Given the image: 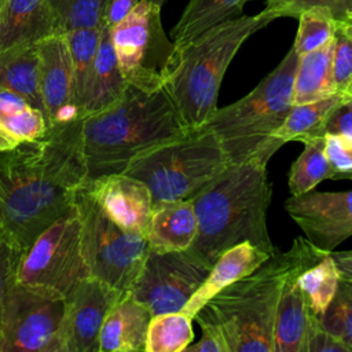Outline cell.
Returning <instances> with one entry per match:
<instances>
[{"mask_svg":"<svg viewBox=\"0 0 352 352\" xmlns=\"http://www.w3.org/2000/svg\"><path fill=\"white\" fill-rule=\"evenodd\" d=\"M82 118L52 124L41 138L0 150V238L21 256L74 206L88 182Z\"/></svg>","mask_w":352,"mask_h":352,"instance_id":"1","label":"cell"},{"mask_svg":"<svg viewBox=\"0 0 352 352\" xmlns=\"http://www.w3.org/2000/svg\"><path fill=\"white\" fill-rule=\"evenodd\" d=\"M327 252L296 238L248 275L210 298L192 318L201 330L216 333L227 352H274V320L287 278L314 265Z\"/></svg>","mask_w":352,"mask_h":352,"instance_id":"2","label":"cell"},{"mask_svg":"<svg viewBox=\"0 0 352 352\" xmlns=\"http://www.w3.org/2000/svg\"><path fill=\"white\" fill-rule=\"evenodd\" d=\"M265 161L230 164L191 201L198 232L190 246L210 267L227 249L250 242L270 256L276 249L267 227L272 186Z\"/></svg>","mask_w":352,"mask_h":352,"instance_id":"3","label":"cell"},{"mask_svg":"<svg viewBox=\"0 0 352 352\" xmlns=\"http://www.w3.org/2000/svg\"><path fill=\"white\" fill-rule=\"evenodd\" d=\"M190 131L164 88L126 87L107 110L82 118V148L88 180L121 173L138 157Z\"/></svg>","mask_w":352,"mask_h":352,"instance_id":"4","label":"cell"},{"mask_svg":"<svg viewBox=\"0 0 352 352\" xmlns=\"http://www.w3.org/2000/svg\"><path fill=\"white\" fill-rule=\"evenodd\" d=\"M279 18H285L282 11L265 7L258 14L219 23L183 47H175V63L164 89L188 129L205 125L217 109L223 77L242 44Z\"/></svg>","mask_w":352,"mask_h":352,"instance_id":"5","label":"cell"},{"mask_svg":"<svg viewBox=\"0 0 352 352\" xmlns=\"http://www.w3.org/2000/svg\"><path fill=\"white\" fill-rule=\"evenodd\" d=\"M297 62L298 54L292 45L278 66L248 95L217 107L205 124L217 135L230 164L253 158L268 162L278 150L272 136L293 106Z\"/></svg>","mask_w":352,"mask_h":352,"instance_id":"6","label":"cell"},{"mask_svg":"<svg viewBox=\"0 0 352 352\" xmlns=\"http://www.w3.org/2000/svg\"><path fill=\"white\" fill-rule=\"evenodd\" d=\"M228 165L217 135L202 125L138 157L121 173L142 180L155 205L192 199Z\"/></svg>","mask_w":352,"mask_h":352,"instance_id":"7","label":"cell"},{"mask_svg":"<svg viewBox=\"0 0 352 352\" xmlns=\"http://www.w3.org/2000/svg\"><path fill=\"white\" fill-rule=\"evenodd\" d=\"M74 208L89 276L128 293L148 253L147 238L116 224L91 197L85 184L74 195Z\"/></svg>","mask_w":352,"mask_h":352,"instance_id":"8","label":"cell"},{"mask_svg":"<svg viewBox=\"0 0 352 352\" xmlns=\"http://www.w3.org/2000/svg\"><path fill=\"white\" fill-rule=\"evenodd\" d=\"M110 37L122 77L143 91H157L173 67L176 48L162 28L161 6L140 0L118 23Z\"/></svg>","mask_w":352,"mask_h":352,"instance_id":"9","label":"cell"},{"mask_svg":"<svg viewBox=\"0 0 352 352\" xmlns=\"http://www.w3.org/2000/svg\"><path fill=\"white\" fill-rule=\"evenodd\" d=\"M89 276L81 249L80 219L73 206L48 226L21 256L15 280L54 290L66 297Z\"/></svg>","mask_w":352,"mask_h":352,"instance_id":"10","label":"cell"},{"mask_svg":"<svg viewBox=\"0 0 352 352\" xmlns=\"http://www.w3.org/2000/svg\"><path fill=\"white\" fill-rule=\"evenodd\" d=\"M65 297L14 282L0 323V352H62Z\"/></svg>","mask_w":352,"mask_h":352,"instance_id":"11","label":"cell"},{"mask_svg":"<svg viewBox=\"0 0 352 352\" xmlns=\"http://www.w3.org/2000/svg\"><path fill=\"white\" fill-rule=\"evenodd\" d=\"M210 265L192 250L148 249L143 267L128 292L150 314L182 311L206 278Z\"/></svg>","mask_w":352,"mask_h":352,"instance_id":"12","label":"cell"},{"mask_svg":"<svg viewBox=\"0 0 352 352\" xmlns=\"http://www.w3.org/2000/svg\"><path fill=\"white\" fill-rule=\"evenodd\" d=\"M122 292L87 276L66 297L60 326L62 352H99V334Z\"/></svg>","mask_w":352,"mask_h":352,"instance_id":"13","label":"cell"},{"mask_svg":"<svg viewBox=\"0 0 352 352\" xmlns=\"http://www.w3.org/2000/svg\"><path fill=\"white\" fill-rule=\"evenodd\" d=\"M285 209L305 238L323 252H333L352 235V190L316 191L290 195Z\"/></svg>","mask_w":352,"mask_h":352,"instance_id":"14","label":"cell"},{"mask_svg":"<svg viewBox=\"0 0 352 352\" xmlns=\"http://www.w3.org/2000/svg\"><path fill=\"white\" fill-rule=\"evenodd\" d=\"M85 188L116 224L129 232L147 235L153 197L142 180L125 173H109L89 179Z\"/></svg>","mask_w":352,"mask_h":352,"instance_id":"15","label":"cell"},{"mask_svg":"<svg viewBox=\"0 0 352 352\" xmlns=\"http://www.w3.org/2000/svg\"><path fill=\"white\" fill-rule=\"evenodd\" d=\"M40 58V89L48 124L82 117L74 103V74L65 33L48 36L37 43Z\"/></svg>","mask_w":352,"mask_h":352,"instance_id":"16","label":"cell"},{"mask_svg":"<svg viewBox=\"0 0 352 352\" xmlns=\"http://www.w3.org/2000/svg\"><path fill=\"white\" fill-rule=\"evenodd\" d=\"M56 33L62 32L48 0H4L0 7V50Z\"/></svg>","mask_w":352,"mask_h":352,"instance_id":"17","label":"cell"},{"mask_svg":"<svg viewBox=\"0 0 352 352\" xmlns=\"http://www.w3.org/2000/svg\"><path fill=\"white\" fill-rule=\"evenodd\" d=\"M268 257V253L250 242H242L227 249L212 264L206 278L192 293L182 311L192 319L194 315L219 292L252 272Z\"/></svg>","mask_w":352,"mask_h":352,"instance_id":"18","label":"cell"},{"mask_svg":"<svg viewBox=\"0 0 352 352\" xmlns=\"http://www.w3.org/2000/svg\"><path fill=\"white\" fill-rule=\"evenodd\" d=\"M153 315L129 293L109 311L99 334V352H144Z\"/></svg>","mask_w":352,"mask_h":352,"instance_id":"19","label":"cell"},{"mask_svg":"<svg viewBox=\"0 0 352 352\" xmlns=\"http://www.w3.org/2000/svg\"><path fill=\"white\" fill-rule=\"evenodd\" d=\"M298 274L287 278L280 293L274 320V352H305L311 326L319 318L297 283Z\"/></svg>","mask_w":352,"mask_h":352,"instance_id":"20","label":"cell"},{"mask_svg":"<svg viewBox=\"0 0 352 352\" xmlns=\"http://www.w3.org/2000/svg\"><path fill=\"white\" fill-rule=\"evenodd\" d=\"M198 232V221L191 199L168 201L153 205L147 231L148 249L157 252L187 250Z\"/></svg>","mask_w":352,"mask_h":352,"instance_id":"21","label":"cell"},{"mask_svg":"<svg viewBox=\"0 0 352 352\" xmlns=\"http://www.w3.org/2000/svg\"><path fill=\"white\" fill-rule=\"evenodd\" d=\"M126 87L128 82L122 77L111 43L110 28L104 23L81 109L82 117L114 106L122 98Z\"/></svg>","mask_w":352,"mask_h":352,"instance_id":"22","label":"cell"},{"mask_svg":"<svg viewBox=\"0 0 352 352\" xmlns=\"http://www.w3.org/2000/svg\"><path fill=\"white\" fill-rule=\"evenodd\" d=\"M0 88L23 96L45 116L37 43L15 44L0 50Z\"/></svg>","mask_w":352,"mask_h":352,"instance_id":"23","label":"cell"},{"mask_svg":"<svg viewBox=\"0 0 352 352\" xmlns=\"http://www.w3.org/2000/svg\"><path fill=\"white\" fill-rule=\"evenodd\" d=\"M337 94L333 72V38L318 50L300 55L293 80L292 102L302 104Z\"/></svg>","mask_w":352,"mask_h":352,"instance_id":"24","label":"cell"},{"mask_svg":"<svg viewBox=\"0 0 352 352\" xmlns=\"http://www.w3.org/2000/svg\"><path fill=\"white\" fill-rule=\"evenodd\" d=\"M346 98L348 96L337 92L315 102L293 104L285 121L274 133V143L280 148L290 140L304 143L315 138H324L326 124L330 116Z\"/></svg>","mask_w":352,"mask_h":352,"instance_id":"25","label":"cell"},{"mask_svg":"<svg viewBox=\"0 0 352 352\" xmlns=\"http://www.w3.org/2000/svg\"><path fill=\"white\" fill-rule=\"evenodd\" d=\"M250 0H190L170 32L176 48L183 47L205 30L243 15Z\"/></svg>","mask_w":352,"mask_h":352,"instance_id":"26","label":"cell"},{"mask_svg":"<svg viewBox=\"0 0 352 352\" xmlns=\"http://www.w3.org/2000/svg\"><path fill=\"white\" fill-rule=\"evenodd\" d=\"M0 124L19 142L41 138L50 128L43 111L23 96L0 88Z\"/></svg>","mask_w":352,"mask_h":352,"instance_id":"27","label":"cell"},{"mask_svg":"<svg viewBox=\"0 0 352 352\" xmlns=\"http://www.w3.org/2000/svg\"><path fill=\"white\" fill-rule=\"evenodd\" d=\"M192 319L183 311L154 315L148 323L144 352H182L192 342Z\"/></svg>","mask_w":352,"mask_h":352,"instance_id":"28","label":"cell"},{"mask_svg":"<svg viewBox=\"0 0 352 352\" xmlns=\"http://www.w3.org/2000/svg\"><path fill=\"white\" fill-rule=\"evenodd\" d=\"M104 25V23H103ZM103 28V26H102ZM102 28L76 29L66 32L74 74V103L81 114L84 98L89 84ZM82 116V114H81Z\"/></svg>","mask_w":352,"mask_h":352,"instance_id":"29","label":"cell"},{"mask_svg":"<svg viewBox=\"0 0 352 352\" xmlns=\"http://www.w3.org/2000/svg\"><path fill=\"white\" fill-rule=\"evenodd\" d=\"M331 179L330 164L324 151V138L304 142V148L289 172L290 195H300Z\"/></svg>","mask_w":352,"mask_h":352,"instance_id":"30","label":"cell"},{"mask_svg":"<svg viewBox=\"0 0 352 352\" xmlns=\"http://www.w3.org/2000/svg\"><path fill=\"white\" fill-rule=\"evenodd\" d=\"M340 282V272L331 253L305 268L297 276V283L305 294L312 312L322 316L331 302Z\"/></svg>","mask_w":352,"mask_h":352,"instance_id":"31","label":"cell"},{"mask_svg":"<svg viewBox=\"0 0 352 352\" xmlns=\"http://www.w3.org/2000/svg\"><path fill=\"white\" fill-rule=\"evenodd\" d=\"M297 19L298 30L293 47L298 56L320 48L333 38L336 19L327 7H309L301 11Z\"/></svg>","mask_w":352,"mask_h":352,"instance_id":"32","label":"cell"},{"mask_svg":"<svg viewBox=\"0 0 352 352\" xmlns=\"http://www.w3.org/2000/svg\"><path fill=\"white\" fill-rule=\"evenodd\" d=\"M59 22L62 33L102 28L110 0H48Z\"/></svg>","mask_w":352,"mask_h":352,"instance_id":"33","label":"cell"},{"mask_svg":"<svg viewBox=\"0 0 352 352\" xmlns=\"http://www.w3.org/2000/svg\"><path fill=\"white\" fill-rule=\"evenodd\" d=\"M319 320L352 351V280L340 278L337 292Z\"/></svg>","mask_w":352,"mask_h":352,"instance_id":"34","label":"cell"},{"mask_svg":"<svg viewBox=\"0 0 352 352\" xmlns=\"http://www.w3.org/2000/svg\"><path fill=\"white\" fill-rule=\"evenodd\" d=\"M333 72L337 92H352V15L336 21L333 34Z\"/></svg>","mask_w":352,"mask_h":352,"instance_id":"35","label":"cell"},{"mask_svg":"<svg viewBox=\"0 0 352 352\" xmlns=\"http://www.w3.org/2000/svg\"><path fill=\"white\" fill-rule=\"evenodd\" d=\"M324 151L330 164L331 179L352 180V139L341 133H326Z\"/></svg>","mask_w":352,"mask_h":352,"instance_id":"36","label":"cell"},{"mask_svg":"<svg viewBox=\"0 0 352 352\" xmlns=\"http://www.w3.org/2000/svg\"><path fill=\"white\" fill-rule=\"evenodd\" d=\"M268 8L279 10L285 14V18H297L301 11L315 7L323 6L327 7L333 18L336 21L344 19L352 15V0H265Z\"/></svg>","mask_w":352,"mask_h":352,"instance_id":"37","label":"cell"},{"mask_svg":"<svg viewBox=\"0 0 352 352\" xmlns=\"http://www.w3.org/2000/svg\"><path fill=\"white\" fill-rule=\"evenodd\" d=\"M21 254L0 238V323L8 293L15 282V270Z\"/></svg>","mask_w":352,"mask_h":352,"instance_id":"38","label":"cell"},{"mask_svg":"<svg viewBox=\"0 0 352 352\" xmlns=\"http://www.w3.org/2000/svg\"><path fill=\"white\" fill-rule=\"evenodd\" d=\"M305 352H352L337 336L329 331L316 318L311 326Z\"/></svg>","mask_w":352,"mask_h":352,"instance_id":"39","label":"cell"},{"mask_svg":"<svg viewBox=\"0 0 352 352\" xmlns=\"http://www.w3.org/2000/svg\"><path fill=\"white\" fill-rule=\"evenodd\" d=\"M326 133H341L352 139V99L346 98L333 111L327 124Z\"/></svg>","mask_w":352,"mask_h":352,"instance_id":"40","label":"cell"},{"mask_svg":"<svg viewBox=\"0 0 352 352\" xmlns=\"http://www.w3.org/2000/svg\"><path fill=\"white\" fill-rule=\"evenodd\" d=\"M140 0H110L104 14V23L111 28L122 21Z\"/></svg>","mask_w":352,"mask_h":352,"instance_id":"41","label":"cell"},{"mask_svg":"<svg viewBox=\"0 0 352 352\" xmlns=\"http://www.w3.org/2000/svg\"><path fill=\"white\" fill-rule=\"evenodd\" d=\"M202 337L195 344H190L187 352H227V348L221 338L209 330H201Z\"/></svg>","mask_w":352,"mask_h":352,"instance_id":"42","label":"cell"},{"mask_svg":"<svg viewBox=\"0 0 352 352\" xmlns=\"http://www.w3.org/2000/svg\"><path fill=\"white\" fill-rule=\"evenodd\" d=\"M340 272V278L352 280V250L330 252Z\"/></svg>","mask_w":352,"mask_h":352,"instance_id":"43","label":"cell"},{"mask_svg":"<svg viewBox=\"0 0 352 352\" xmlns=\"http://www.w3.org/2000/svg\"><path fill=\"white\" fill-rule=\"evenodd\" d=\"M19 143V140L11 135L1 124H0V150H7L11 148L14 146H16Z\"/></svg>","mask_w":352,"mask_h":352,"instance_id":"44","label":"cell"},{"mask_svg":"<svg viewBox=\"0 0 352 352\" xmlns=\"http://www.w3.org/2000/svg\"><path fill=\"white\" fill-rule=\"evenodd\" d=\"M151 1H153V3H157V4H160V6H162L166 0H151Z\"/></svg>","mask_w":352,"mask_h":352,"instance_id":"45","label":"cell"},{"mask_svg":"<svg viewBox=\"0 0 352 352\" xmlns=\"http://www.w3.org/2000/svg\"><path fill=\"white\" fill-rule=\"evenodd\" d=\"M3 3H4V0H0V7L3 6Z\"/></svg>","mask_w":352,"mask_h":352,"instance_id":"46","label":"cell"},{"mask_svg":"<svg viewBox=\"0 0 352 352\" xmlns=\"http://www.w3.org/2000/svg\"><path fill=\"white\" fill-rule=\"evenodd\" d=\"M349 98H351V99H352V92H351V95H349Z\"/></svg>","mask_w":352,"mask_h":352,"instance_id":"47","label":"cell"}]
</instances>
